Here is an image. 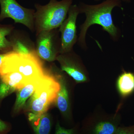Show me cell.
<instances>
[{"instance_id":"23","label":"cell","mask_w":134,"mask_h":134,"mask_svg":"<svg viewBox=\"0 0 134 134\" xmlns=\"http://www.w3.org/2000/svg\"></svg>"},{"instance_id":"22","label":"cell","mask_w":134,"mask_h":134,"mask_svg":"<svg viewBox=\"0 0 134 134\" xmlns=\"http://www.w3.org/2000/svg\"><path fill=\"white\" fill-rule=\"evenodd\" d=\"M94 1H100V0H94ZM121 1H123L125 2L129 3L132 1V0H121Z\"/></svg>"},{"instance_id":"18","label":"cell","mask_w":134,"mask_h":134,"mask_svg":"<svg viewBox=\"0 0 134 134\" xmlns=\"http://www.w3.org/2000/svg\"><path fill=\"white\" fill-rule=\"evenodd\" d=\"M14 88L3 82L1 81L0 82V100H2L10 93L15 91Z\"/></svg>"},{"instance_id":"14","label":"cell","mask_w":134,"mask_h":134,"mask_svg":"<svg viewBox=\"0 0 134 134\" xmlns=\"http://www.w3.org/2000/svg\"><path fill=\"white\" fill-rule=\"evenodd\" d=\"M0 80L18 90L29 83L23 75L16 71L0 72Z\"/></svg>"},{"instance_id":"2","label":"cell","mask_w":134,"mask_h":134,"mask_svg":"<svg viewBox=\"0 0 134 134\" xmlns=\"http://www.w3.org/2000/svg\"><path fill=\"white\" fill-rule=\"evenodd\" d=\"M8 71L19 72L29 83L47 73L34 50L28 54L18 53L12 50L6 53L0 67V72Z\"/></svg>"},{"instance_id":"4","label":"cell","mask_w":134,"mask_h":134,"mask_svg":"<svg viewBox=\"0 0 134 134\" xmlns=\"http://www.w3.org/2000/svg\"><path fill=\"white\" fill-rule=\"evenodd\" d=\"M120 107L115 113L110 114L98 106L82 121L80 125L82 134H115L121 122Z\"/></svg>"},{"instance_id":"9","label":"cell","mask_w":134,"mask_h":134,"mask_svg":"<svg viewBox=\"0 0 134 134\" xmlns=\"http://www.w3.org/2000/svg\"><path fill=\"white\" fill-rule=\"evenodd\" d=\"M54 30L40 32L37 35L35 51L40 58L48 62L56 60L60 54V48L55 44Z\"/></svg>"},{"instance_id":"13","label":"cell","mask_w":134,"mask_h":134,"mask_svg":"<svg viewBox=\"0 0 134 134\" xmlns=\"http://www.w3.org/2000/svg\"><path fill=\"white\" fill-rule=\"evenodd\" d=\"M44 76L32 81L18 90L14 108L15 111H18L23 108L26 100L33 94Z\"/></svg>"},{"instance_id":"21","label":"cell","mask_w":134,"mask_h":134,"mask_svg":"<svg viewBox=\"0 0 134 134\" xmlns=\"http://www.w3.org/2000/svg\"><path fill=\"white\" fill-rule=\"evenodd\" d=\"M6 53L4 54H0V67L2 63L3 60L5 58Z\"/></svg>"},{"instance_id":"6","label":"cell","mask_w":134,"mask_h":134,"mask_svg":"<svg viewBox=\"0 0 134 134\" xmlns=\"http://www.w3.org/2000/svg\"><path fill=\"white\" fill-rule=\"evenodd\" d=\"M0 22L5 18H10L15 23L22 24L33 30L35 12L34 10L23 7L16 0H0Z\"/></svg>"},{"instance_id":"17","label":"cell","mask_w":134,"mask_h":134,"mask_svg":"<svg viewBox=\"0 0 134 134\" xmlns=\"http://www.w3.org/2000/svg\"><path fill=\"white\" fill-rule=\"evenodd\" d=\"M11 42L12 43V51L16 52L22 54H28L32 51L30 50L21 41H16Z\"/></svg>"},{"instance_id":"16","label":"cell","mask_w":134,"mask_h":134,"mask_svg":"<svg viewBox=\"0 0 134 134\" xmlns=\"http://www.w3.org/2000/svg\"><path fill=\"white\" fill-rule=\"evenodd\" d=\"M55 134H82L81 126L77 124L74 127L68 129L62 127L60 122L58 121L55 126Z\"/></svg>"},{"instance_id":"7","label":"cell","mask_w":134,"mask_h":134,"mask_svg":"<svg viewBox=\"0 0 134 134\" xmlns=\"http://www.w3.org/2000/svg\"><path fill=\"white\" fill-rule=\"evenodd\" d=\"M62 71L67 73L77 83H85L90 81L89 74L81 58L72 51L60 54L57 56Z\"/></svg>"},{"instance_id":"8","label":"cell","mask_w":134,"mask_h":134,"mask_svg":"<svg viewBox=\"0 0 134 134\" xmlns=\"http://www.w3.org/2000/svg\"><path fill=\"white\" fill-rule=\"evenodd\" d=\"M80 14L79 8L76 5H72L69 11L68 16L59 27L60 32V54L72 51L77 40L76 19Z\"/></svg>"},{"instance_id":"15","label":"cell","mask_w":134,"mask_h":134,"mask_svg":"<svg viewBox=\"0 0 134 134\" xmlns=\"http://www.w3.org/2000/svg\"><path fill=\"white\" fill-rule=\"evenodd\" d=\"M13 27L10 25H0V51L9 52L12 49V43L8 41L6 36L11 33Z\"/></svg>"},{"instance_id":"19","label":"cell","mask_w":134,"mask_h":134,"mask_svg":"<svg viewBox=\"0 0 134 134\" xmlns=\"http://www.w3.org/2000/svg\"><path fill=\"white\" fill-rule=\"evenodd\" d=\"M115 134H134V125L128 126H120Z\"/></svg>"},{"instance_id":"3","label":"cell","mask_w":134,"mask_h":134,"mask_svg":"<svg viewBox=\"0 0 134 134\" xmlns=\"http://www.w3.org/2000/svg\"><path fill=\"white\" fill-rule=\"evenodd\" d=\"M72 2V0H50L45 5L35 4L34 25L37 34L59 27L66 19Z\"/></svg>"},{"instance_id":"1","label":"cell","mask_w":134,"mask_h":134,"mask_svg":"<svg viewBox=\"0 0 134 134\" xmlns=\"http://www.w3.org/2000/svg\"><path fill=\"white\" fill-rule=\"evenodd\" d=\"M78 7L80 14L83 13L86 16L85 21L80 26L78 40V43L82 47L86 48V34L89 27L93 25H100L113 38H117L118 30L113 22L112 12L116 7L122 8L121 0H106L94 5L80 2Z\"/></svg>"},{"instance_id":"11","label":"cell","mask_w":134,"mask_h":134,"mask_svg":"<svg viewBox=\"0 0 134 134\" xmlns=\"http://www.w3.org/2000/svg\"><path fill=\"white\" fill-rule=\"evenodd\" d=\"M60 89L55 99V103L60 111L67 120L70 119V101L69 92L64 77L60 75Z\"/></svg>"},{"instance_id":"10","label":"cell","mask_w":134,"mask_h":134,"mask_svg":"<svg viewBox=\"0 0 134 134\" xmlns=\"http://www.w3.org/2000/svg\"><path fill=\"white\" fill-rule=\"evenodd\" d=\"M116 88L122 99L132 96L134 93V73L123 70L116 80Z\"/></svg>"},{"instance_id":"20","label":"cell","mask_w":134,"mask_h":134,"mask_svg":"<svg viewBox=\"0 0 134 134\" xmlns=\"http://www.w3.org/2000/svg\"><path fill=\"white\" fill-rule=\"evenodd\" d=\"M10 129L9 123L0 119V134H7Z\"/></svg>"},{"instance_id":"12","label":"cell","mask_w":134,"mask_h":134,"mask_svg":"<svg viewBox=\"0 0 134 134\" xmlns=\"http://www.w3.org/2000/svg\"><path fill=\"white\" fill-rule=\"evenodd\" d=\"M28 119L35 134H50L52 122L49 114H36L30 113Z\"/></svg>"},{"instance_id":"5","label":"cell","mask_w":134,"mask_h":134,"mask_svg":"<svg viewBox=\"0 0 134 134\" xmlns=\"http://www.w3.org/2000/svg\"><path fill=\"white\" fill-rule=\"evenodd\" d=\"M60 76L56 77L47 73L43 77L30 99L29 107L32 112L45 113L50 105L55 101L60 89Z\"/></svg>"}]
</instances>
